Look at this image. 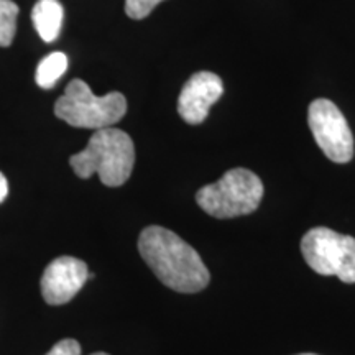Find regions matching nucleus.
Returning a JSON list of instances; mask_svg holds the SVG:
<instances>
[{"label":"nucleus","instance_id":"2eb2a0df","mask_svg":"<svg viewBox=\"0 0 355 355\" xmlns=\"http://www.w3.org/2000/svg\"><path fill=\"white\" fill-rule=\"evenodd\" d=\"M92 355H109V354H104V352H96V354H92Z\"/></svg>","mask_w":355,"mask_h":355},{"label":"nucleus","instance_id":"4468645a","mask_svg":"<svg viewBox=\"0 0 355 355\" xmlns=\"http://www.w3.org/2000/svg\"><path fill=\"white\" fill-rule=\"evenodd\" d=\"M8 194V183H7V178L0 173V202L6 201Z\"/></svg>","mask_w":355,"mask_h":355},{"label":"nucleus","instance_id":"f03ea898","mask_svg":"<svg viewBox=\"0 0 355 355\" xmlns=\"http://www.w3.org/2000/svg\"><path fill=\"white\" fill-rule=\"evenodd\" d=\"M69 165L79 178L99 175L109 188H119L130 178L135 165V146L130 135L107 127L92 133L87 146L69 158Z\"/></svg>","mask_w":355,"mask_h":355},{"label":"nucleus","instance_id":"ddd939ff","mask_svg":"<svg viewBox=\"0 0 355 355\" xmlns=\"http://www.w3.org/2000/svg\"><path fill=\"white\" fill-rule=\"evenodd\" d=\"M46 355H81V345L74 339H63L53 345Z\"/></svg>","mask_w":355,"mask_h":355},{"label":"nucleus","instance_id":"20e7f679","mask_svg":"<svg viewBox=\"0 0 355 355\" xmlns=\"http://www.w3.org/2000/svg\"><path fill=\"white\" fill-rule=\"evenodd\" d=\"M127 112V99L121 92L96 96L81 79L68 84L66 92L55 104V115L78 128L101 130L121 122Z\"/></svg>","mask_w":355,"mask_h":355},{"label":"nucleus","instance_id":"39448f33","mask_svg":"<svg viewBox=\"0 0 355 355\" xmlns=\"http://www.w3.org/2000/svg\"><path fill=\"white\" fill-rule=\"evenodd\" d=\"M301 254L314 272L355 283V237L329 227H314L301 239Z\"/></svg>","mask_w":355,"mask_h":355},{"label":"nucleus","instance_id":"9b49d317","mask_svg":"<svg viewBox=\"0 0 355 355\" xmlns=\"http://www.w3.org/2000/svg\"><path fill=\"white\" fill-rule=\"evenodd\" d=\"M19 6L12 0H0V46H10L17 32Z\"/></svg>","mask_w":355,"mask_h":355},{"label":"nucleus","instance_id":"dca6fc26","mask_svg":"<svg viewBox=\"0 0 355 355\" xmlns=\"http://www.w3.org/2000/svg\"><path fill=\"white\" fill-rule=\"evenodd\" d=\"M298 355H318V354H298Z\"/></svg>","mask_w":355,"mask_h":355},{"label":"nucleus","instance_id":"6e6552de","mask_svg":"<svg viewBox=\"0 0 355 355\" xmlns=\"http://www.w3.org/2000/svg\"><path fill=\"white\" fill-rule=\"evenodd\" d=\"M224 94L222 79L209 71H199L188 79L178 99V112L189 125L206 121L212 105Z\"/></svg>","mask_w":355,"mask_h":355},{"label":"nucleus","instance_id":"9d476101","mask_svg":"<svg viewBox=\"0 0 355 355\" xmlns=\"http://www.w3.org/2000/svg\"><path fill=\"white\" fill-rule=\"evenodd\" d=\"M66 69H68V56L61 51H55L40 61L35 81L42 89H53Z\"/></svg>","mask_w":355,"mask_h":355},{"label":"nucleus","instance_id":"f8f14e48","mask_svg":"<svg viewBox=\"0 0 355 355\" xmlns=\"http://www.w3.org/2000/svg\"><path fill=\"white\" fill-rule=\"evenodd\" d=\"M163 0H125V13L133 20L146 19Z\"/></svg>","mask_w":355,"mask_h":355},{"label":"nucleus","instance_id":"0eeeda50","mask_svg":"<svg viewBox=\"0 0 355 355\" xmlns=\"http://www.w3.org/2000/svg\"><path fill=\"white\" fill-rule=\"evenodd\" d=\"M89 279L87 265L74 257H60L53 260L42 277V295L48 304L69 303Z\"/></svg>","mask_w":355,"mask_h":355},{"label":"nucleus","instance_id":"423d86ee","mask_svg":"<svg viewBox=\"0 0 355 355\" xmlns=\"http://www.w3.org/2000/svg\"><path fill=\"white\" fill-rule=\"evenodd\" d=\"M308 123L319 148L331 162L349 163L352 159V132L334 102L327 99H316L311 102Z\"/></svg>","mask_w":355,"mask_h":355},{"label":"nucleus","instance_id":"7ed1b4c3","mask_svg":"<svg viewBox=\"0 0 355 355\" xmlns=\"http://www.w3.org/2000/svg\"><path fill=\"white\" fill-rule=\"evenodd\" d=\"M263 193V183L254 171L234 168L219 181L199 189L196 202L206 214L216 219H232L259 209Z\"/></svg>","mask_w":355,"mask_h":355},{"label":"nucleus","instance_id":"1a4fd4ad","mask_svg":"<svg viewBox=\"0 0 355 355\" xmlns=\"http://www.w3.org/2000/svg\"><path fill=\"white\" fill-rule=\"evenodd\" d=\"M63 19L64 7L60 0H38L33 6V26L44 43H53L60 37Z\"/></svg>","mask_w":355,"mask_h":355},{"label":"nucleus","instance_id":"f257e3e1","mask_svg":"<svg viewBox=\"0 0 355 355\" xmlns=\"http://www.w3.org/2000/svg\"><path fill=\"white\" fill-rule=\"evenodd\" d=\"M139 252L155 277L173 291L193 295L209 285L211 273L201 255L171 230L159 225L144 229Z\"/></svg>","mask_w":355,"mask_h":355}]
</instances>
